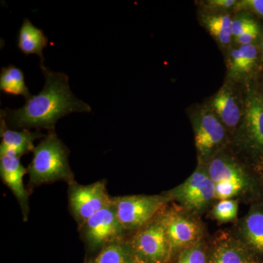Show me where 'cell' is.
Here are the masks:
<instances>
[{
    "label": "cell",
    "mask_w": 263,
    "mask_h": 263,
    "mask_svg": "<svg viewBox=\"0 0 263 263\" xmlns=\"http://www.w3.org/2000/svg\"><path fill=\"white\" fill-rule=\"evenodd\" d=\"M193 126L198 162L207 164L226 146L228 132L209 108L197 112Z\"/></svg>",
    "instance_id": "cell-6"
},
{
    "label": "cell",
    "mask_w": 263,
    "mask_h": 263,
    "mask_svg": "<svg viewBox=\"0 0 263 263\" xmlns=\"http://www.w3.org/2000/svg\"><path fill=\"white\" fill-rule=\"evenodd\" d=\"M208 263H259V261L239 237L221 233L213 241L208 254Z\"/></svg>",
    "instance_id": "cell-12"
},
{
    "label": "cell",
    "mask_w": 263,
    "mask_h": 263,
    "mask_svg": "<svg viewBox=\"0 0 263 263\" xmlns=\"http://www.w3.org/2000/svg\"><path fill=\"white\" fill-rule=\"evenodd\" d=\"M206 164L208 172L214 184L233 183L245 186L258 196L262 191L258 176L251 174L249 167H246L233 156L218 154Z\"/></svg>",
    "instance_id": "cell-11"
},
{
    "label": "cell",
    "mask_w": 263,
    "mask_h": 263,
    "mask_svg": "<svg viewBox=\"0 0 263 263\" xmlns=\"http://www.w3.org/2000/svg\"><path fill=\"white\" fill-rule=\"evenodd\" d=\"M82 238L92 249L125 239L126 232L118 219L113 202L79 227Z\"/></svg>",
    "instance_id": "cell-9"
},
{
    "label": "cell",
    "mask_w": 263,
    "mask_h": 263,
    "mask_svg": "<svg viewBox=\"0 0 263 263\" xmlns=\"http://www.w3.org/2000/svg\"><path fill=\"white\" fill-rule=\"evenodd\" d=\"M45 77L44 87L37 95L26 100L22 108L1 110V117L12 127L27 129H54L60 118L73 112H90L91 107L76 98L68 84V76L41 67Z\"/></svg>",
    "instance_id": "cell-1"
},
{
    "label": "cell",
    "mask_w": 263,
    "mask_h": 263,
    "mask_svg": "<svg viewBox=\"0 0 263 263\" xmlns=\"http://www.w3.org/2000/svg\"><path fill=\"white\" fill-rule=\"evenodd\" d=\"M170 197L160 195H128L112 197L118 219L126 232L138 231L163 212Z\"/></svg>",
    "instance_id": "cell-5"
},
{
    "label": "cell",
    "mask_w": 263,
    "mask_h": 263,
    "mask_svg": "<svg viewBox=\"0 0 263 263\" xmlns=\"http://www.w3.org/2000/svg\"><path fill=\"white\" fill-rule=\"evenodd\" d=\"M160 214L136 231L129 240L137 262L166 263L173 254Z\"/></svg>",
    "instance_id": "cell-7"
},
{
    "label": "cell",
    "mask_w": 263,
    "mask_h": 263,
    "mask_svg": "<svg viewBox=\"0 0 263 263\" xmlns=\"http://www.w3.org/2000/svg\"><path fill=\"white\" fill-rule=\"evenodd\" d=\"M130 242L123 240L103 247L94 263H135Z\"/></svg>",
    "instance_id": "cell-21"
},
{
    "label": "cell",
    "mask_w": 263,
    "mask_h": 263,
    "mask_svg": "<svg viewBox=\"0 0 263 263\" xmlns=\"http://www.w3.org/2000/svg\"><path fill=\"white\" fill-rule=\"evenodd\" d=\"M259 49H260V51L262 52L263 54V34L262 36V41H261L260 46H259Z\"/></svg>",
    "instance_id": "cell-29"
},
{
    "label": "cell",
    "mask_w": 263,
    "mask_h": 263,
    "mask_svg": "<svg viewBox=\"0 0 263 263\" xmlns=\"http://www.w3.org/2000/svg\"><path fill=\"white\" fill-rule=\"evenodd\" d=\"M48 39L42 29H38L29 20L25 18L18 34V47L24 54H37L41 59V67L44 63L43 51L48 46Z\"/></svg>",
    "instance_id": "cell-18"
},
{
    "label": "cell",
    "mask_w": 263,
    "mask_h": 263,
    "mask_svg": "<svg viewBox=\"0 0 263 263\" xmlns=\"http://www.w3.org/2000/svg\"><path fill=\"white\" fill-rule=\"evenodd\" d=\"M258 24L250 14L241 13L233 19L232 23V35L235 38L239 37L243 32Z\"/></svg>",
    "instance_id": "cell-24"
},
{
    "label": "cell",
    "mask_w": 263,
    "mask_h": 263,
    "mask_svg": "<svg viewBox=\"0 0 263 263\" xmlns=\"http://www.w3.org/2000/svg\"><path fill=\"white\" fill-rule=\"evenodd\" d=\"M204 26L219 44L227 46L231 42L233 19L227 13H212L202 19Z\"/></svg>",
    "instance_id": "cell-20"
},
{
    "label": "cell",
    "mask_w": 263,
    "mask_h": 263,
    "mask_svg": "<svg viewBox=\"0 0 263 263\" xmlns=\"http://www.w3.org/2000/svg\"><path fill=\"white\" fill-rule=\"evenodd\" d=\"M238 236L258 258H263L262 201L252 204L247 215L240 219Z\"/></svg>",
    "instance_id": "cell-15"
},
{
    "label": "cell",
    "mask_w": 263,
    "mask_h": 263,
    "mask_svg": "<svg viewBox=\"0 0 263 263\" xmlns=\"http://www.w3.org/2000/svg\"><path fill=\"white\" fill-rule=\"evenodd\" d=\"M163 194L195 216L205 212L216 200L215 184L209 176L206 164L200 162L182 183Z\"/></svg>",
    "instance_id": "cell-4"
},
{
    "label": "cell",
    "mask_w": 263,
    "mask_h": 263,
    "mask_svg": "<svg viewBox=\"0 0 263 263\" xmlns=\"http://www.w3.org/2000/svg\"><path fill=\"white\" fill-rule=\"evenodd\" d=\"M237 0H208L204 2L205 8L213 13H226L227 10L233 9Z\"/></svg>",
    "instance_id": "cell-26"
},
{
    "label": "cell",
    "mask_w": 263,
    "mask_h": 263,
    "mask_svg": "<svg viewBox=\"0 0 263 263\" xmlns=\"http://www.w3.org/2000/svg\"><path fill=\"white\" fill-rule=\"evenodd\" d=\"M0 89L5 94L22 95L26 100L30 98V92L24 81L23 71L14 65L3 67L0 72Z\"/></svg>",
    "instance_id": "cell-19"
},
{
    "label": "cell",
    "mask_w": 263,
    "mask_h": 263,
    "mask_svg": "<svg viewBox=\"0 0 263 263\" xmlns=\"http://www.w3.org/2000/svg\"><path fill=\"white\" fill-rule=\"evenodd\" d=\"M32 152V162L27 168L31 187L58 181H65L68 184L75 181L69 164L68 148L54 129L48 132Z\"/></svg>",
    "instance_id": "cell-2"
},
{
    "label": "cell",
    "mask_w": 263,
    "mask_h": 263,
    "mask_svg": "<svg viewBox=\"0 0 263 263\" xmlns=\"http://www.w3.org/2000/svg\"><path fill=\"white\" fill-rule=\"evenodd\" d=\"M259 35H260V29H259V24H257L252 28L246 31L239 37L235 38V41L240 46L255 44V42L258 40Z\"/></svg>",
    "instance_id": "cell-27"
},
{
    "label": "cell",
    "mask_w": 263,
    "mask_h": 263,
    "mask_svg": "<svg viewBox=\"0 0 263 263\" xmlns=\"http://www.w3.org/2000/svg\"><path fill=\"white\" fill-rule=\"evenodd\" d=\"M69 205L79 227L112 202L104 180L89 185L69 183Z\"/></svg>",
    "instance_id": "cell-10"
},
{
    "label": "cell",
    "mask_w": 263,
    "mask_h": 263,
    "mask_svg": "<svg viewBox=\"0 0 263 263\" xmlns=\"http://www.w3.org/2000/svg\"><path fill=\"white\" fill-rule=\"evenodd\" d=\"M0 135L2 143L0 145V155H10L20 157L34 150V141L41 137H45L39 132H32L24 129L15 131L8 127L6 121L1 117Z\"/></svg>",
    "instance_id": "cell-16"
},
{
    "label": "cell",
    "mask_w": 263,
    "mask_h": 263,
    "mask_svg": "<svg viewBox=\"0 0 263 263\" xmlns=\"http://www.w3.org/2000/svg\"><path fill=\"white\" fill-rule=\"evenodd\" d=\"M135 263H141V262H137V261H136V262H135Z\"/></svg>",
    "instance_id": "cell-30"
},
{
    "label": "cell",
    "mask_w": 263,
    "mask_h": 263,
    "mask_svg": "<svg viewBox=\"0 0 263 263\" xmlns=\"http://www.w3.org/2000/svg\"><path fill=\"white\" fill-rule=\"evenodd\" d=\"M259 181H260L261 187H262V190L263 191V171L262 174L259 176Z\"/></svg>",
    "instance_id": "cell-28"
},
{
    "label": "cell",
    "mask_w": 263,
    "mask_h": 263,
    "mask_svg": "<svg viewBox=\"0 0 263 263\" xmlns=\"http://www.w3.org/2000/svg\"><path fill=\"white\" fill-rule=\"evenodd\" d=\"M176 263H208L207 251L203 240L181 252Z\"/></svg>",
    "instance_id": "cell-23"
},
{
    "label": "cell",
    "mask_w": 263,
    "mask_h": 263,
    "mask_svg": "<svg viewBox=\"0 0 263 263\" xmlns=\"http://www.w3.org/2000/svg\"><path fill=\"white\" fill-rule=\"evenodd\" d=\"M209 108L233 136L243 117L245 109V103H242L234 90L228 85L223 86L214 95Z\"/></svg>",
    "instance_id": "cell-13"
},
{
    "label": "cell",
    "mask_w": 263,
    "mask_h": 263,
    "mask_svg": "<svg viewBox=\"0 0 263 263\" xmlns=\"http://www.w3.org/2000/svg\"><path fill=\"white\" fill-rule=\"evenodd\" d=\"M26 174H28L27 169L22 165L20 157L0 155L1 179L18 200L24 221L28 219L29 211V195L24 184V176Z\"/></svg>",
    "instance_id": "cell-14"
},
{
    "label": "cell",
    "mask_w": 263,
    "mask_h": 263,
    "mask_svg": "<svg viewBox=\"0 0 263 263\" xmlns=\"http://www.w3.org/2000/svg\"><path fill=\"white\" fill-rule=\"evenodd\" d=\"M259 51L256 44L240 46L232 50L228 60V72L231 78L238 80L254 74L259 65Z\"/></svg>",
    "instance_id": "cell-17"
},
{
    "label": "cell",
    "mask_w": 263,
    "mask_h": 263,
    "mask_svg": "<svg viewBox=\"0 0 263 263\" xmlns=\"http://www.w3.org/2000/svg\"><path fill=\"white\" fill-rule=\"evenodd\" d=\"M233 10L239 13H247L263 19V0H240L237 2Z\"/></svg>",
    "instance_id": "cell-25"
},
{
    "label": "cell",
    "mask_w": 263,
    "mask_h": 263,
    "mask_svg": "<svg viewBox=\"0 0 263 263\" xmlns=\"http://www.w3.org/2000/svg\"><path fill=\"white\" fill-rule=\"evenodd\" d=\"M238 213V200L227 199L219 200L213 207L211 214L221 223L232 222L236 220Z\"/></svg>",
    "instance_id": "cell-22"
},
{
    "label": "cell",
    "mask_w": 263,
    "mask_h": 263,
    "mask_svg": "<svg viewBox=\"0 0 263 263\" xmlns=\"http://www.w3.org/2000/svg\"><path fill=\"white\" fill-rule=\"evenodd\" d=\"M160 215L173 254L182 252L202 240V224L195 215L183 210L182 208L165 209Z\"/></svg>",
    "instance_id": "cell-8"
},
{
    "label": "cell",
    "mask_w": 263,
    "mask_h": 263,
    "mask_svg": "<svg viewBox=\"0 0 263 263\" xmlns=\"http://www.w3.org/2000/svg\"><path fill=\"white\" fill-rule=\"evenodd\" d=\"M233 138L235 147L259 179L263 171V102L258 93L249 90Z\"/></svg>",
    "instance_id": "cell-3"
}]
</instances>
